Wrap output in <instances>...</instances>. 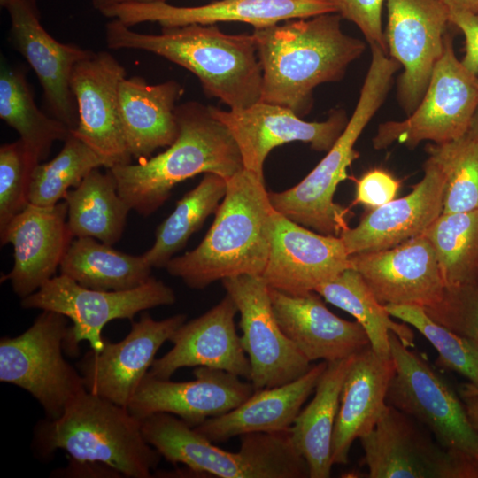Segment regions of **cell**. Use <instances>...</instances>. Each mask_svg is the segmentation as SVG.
I'll return each mask as SVG.
<instances>
[{
  "label": "cell",
  "instance_id": "74e56055",
  "mask_svg": "<svg viewBox=\"0 0 478 478\" xmlns=\"http://www.w3.org/2000/svg\"><path fill=\"white\" fill-rule=\"evenodd\" d=\"M427 151L444 178L442 213L478 210V140L466 134Z\"/></svg>",
  "mask_w": 478,
  "mask_h": 478
},
{
  "label": "cell",
  "instance_id": "52a82bcc",
  "mask_svg": "<svg viewBox=\"0 0 478 478\" xmlns=\"http://www.w3.org/2000/svg\"><path fill=\"white\" fill-rule=\"evenodd\" d=\"M144 439L166 461L220 478H305L309 468L289 429L240 436L237 452L222 450L175 415L158 412L141 420Z\"/></svg>",
  "mask_w": 478,
  "mask_h": 478
},
{
  "label": "cell",
  "instance_id": "c3c4849f",
  "mask_svg": "<svg viewBox=\"0 0 478 478\" xmlns=\"http://www.w3.org/2000/svg\"><path fill=\"white\" fill-rule=\"evenodd\" d=\"M93 5L97 11H101L106 6H109L114 3V0H92Z\"/></svg>",
  "mask_w": 478,
  "mask_h": 478
},
{
  "label": "cell",
  "instance_id": "e575fe53",
  "mask_svg": "<svg viewBox=\"0 0 478 478\" xmlns=\"http://www.w3.org/2000/svg\"><path fill=\"white\" fill-rule=\"evenodd\" d=\"M227 191V180L204 173L201 181L176 203L173 212L158 227L154 244L143 254L152 268H163L189 237L215 213Z\"/></svg>",
  "mask_w": 478,
  "mask_h": 478
},
{
  "label": "cell",
  "instance_id": "ee69618b",
  "mask_svg": "<svg viewBox=\"0 0 478 478\" xmlns=\"http://www.w3.org/2000/svg\"><path fill=\"white\" fill-rule=\"evenodd\" d=\"M449 21L460 29L465 36L466 51L461 64L467 71L478 75V14L449 11Z\"/></svg>",
  "mask_w": 478,
  "mask_h": 478
},
{
  "label": "cell",
  "instance_id": "277c9868",
  "mask_svg": "<svg viewBox=\"0 0 478 478\" xmlns=\"http://www.w3.org/2000/svg\"><path fill=\"white\" fill-rule=\"evenodd\" d=\"M179 135L167 149L137 164L109 168L118 191L131 210L143 216L155 212L180 182L200 173L226 180L243 169L239 148L227 127L208 106L187 102L175 110Z\"/></svg>",
  "mask_w": 478,
  "mask_h": 478
},
{
  "label": "cell",
  "instance_id": "f546056e",
  "mask_svg": "<svg viewBox=\"0 0 478 478\" xmlns=\"http://www.w3.org/2000/svg\"><path fill=\"white\" fill-rule=\"evenodd\" d=\"M355 354L328 362L311 402L289 428L291 440L305 459L310 478L331 475L332 440L343 384Z\"/></svg>",
  "mask_w": 478,
  "mask_h": 478
},
{
  "label": "cell",
  "instance_id": "ab89813d",
  "mask_svg": "<svg viewBox=\"0 0 478 478\" xmlns=\"http://www.w3.org/2000/svg\"><path fill=\"white\" fill-rule=\"evenodd\" d=\"M40 162L21 139L0 147V232L29 204L31 176Z\"/></svg>",
  "mask_w": 478,
  "mask_h": 478
},
{
  "label": "cell",
  "instance_id": "3957f363",
  "mask_svg": "<svg viewBox=\"0 0 478 478\" xmlns=\"http://www.w3.org/2000/svg\"><path fill=\"white\" fill-rule=\"evenodd\" d=\"M265 180L243 169L227 179V191L202 242L172 258L165 268L189 288L240 275L261 276L269 255L274 209Z\"/></svg>",
  "mask_w": 478,
  "mask_h": 478
},
{
  "label": "cell",
  "instance_id": "8992f818",
  "mask_svg": "<svg viewBox=\"0 0 478 478\" xmlns=\"http://www.w3.org/2000/svg\"><path fill=\"white\" fill-rule=\"evenodd\" d=\"M401 68L380 47L371 46V63L354 112L325 157L298 184L281 192H269L275 211L317 232L340 236L349 227V210L334 202L340 182L359 153L355 143L382 105L391 88L394 74Z\"/></svg>",
  "mask_w": 478,
  "mask_h": 478
},
{
  "label": "cell",
  "instance_id": "b9f144b4",
  "mask_svg": "<svg viewBox=\"0 0 478 478\" xmlns=\"http://www.w3.org/2000/svg\"><path fill=\"white\" fill-rule=\"evenodd\" d=\"M343 19L354 23L371 45L379 46L388 54L382 30V8L386 0H330Z\"/></svg>",
  "mask_w": 478,
  "mask_h": 478
},
{
  "label": "cell",
  "instance_id": "7402d4cb",
  "mask_svg": "<svg viewBox=\"0 0 478 478\" xmlns=\"http://www.w3.org/2000/svg\"><path fill=\"white\" fill-rule=\"evenodd\" d=\"M193 374L192 381L172 382L148 373L128 411L140 420L158 412L170 413L196 428L239 406L255 390L251 382L223 370L197 366Z\"/></svg>",
  "mask_w": 478,
  "mask_h": 478
},
{
  "label": "cell",
  "instance_id": "1f68e13d",
  "mask_svg": "<svg viewBox=\"0 0 478 478\" xmlns=\"http://www.w3.org/2000/svg\"><path fill=\"white\" fill-rule=\"evenodd\" d=\"M64 201L73 238L92 237L109 245L120 241L131 208L120 195L109 168L104 173L99 168L91 171Z\"/></svg>",
  "mask_w": 478,
  "mask_h": 478
},
{
  "label": "cell",
  "instance_id": "7a4b0ae2",
  "mask_svg": "<svg viewBox=\"0 0 478 478\" xmlns=\"http://www.w3.org/2000/svg\"><path fill=\"white\" fill-rule=\"evenodd\" d=\"M112 50H138L160 56L194 73L208 96L230 110L260 100L262 69L251 35H228L216 25L162 27L158 35L135 32L118 19L105 27Z\"/></svg>",
  "mask_w": 478,
  "mask_h": 478
},
{
  "label": "cell",
  "instance_id": "8d00e7d4",
  "mask_svg": "<svg viewBox=\"0 0 478 478\" xmlns=\"http://www.w3.org/2000/svg\"><path fill=\"white\" fill-rule=\"evenodd\" d=\"M101 166L107 168L106 162L71 133L53 159L35 167L29 186V204L38 206L57 204L91 171Z\"/></svg>",
  "mask_w": 478,
  "mask_h": 478
},
{
  "label": "cell",
  "instance_id": "4fadbf2b",
  "mask_svg": "<svg viewBox=\"0 0 478 478\" xmlns=\"http://www.w3.org/2000/svg\"><path fill=\"white\" fill-rule=\"evenodd\" d=\"M221 281L240 313V341L250 361L249 382L255 390L283 385L305 374L311 362L279 326L262 277L244 274Z\"/></svg>",
  "mask_w": 478,
  "mask_h": 478
},
{
  "label": "cell",
  "instance_id": "6da1fadb",
  "mask_svg": "<svg viewBox=\"0 0 478 478\" xmlns=\"http://www.w3.org/2000/svg\"><path fill=\"white\" fill-rule=\"evenodd\" d=\"M336 12L294 19L254 28L262 69V102L302 117L312 105L313 89L340 81L365 50L363 41L343 33Z\"/></svg>",
  "mask_w": 478,
  "mask_h": 478
},
{
  "label": "cell",
  "instance_id": "60d3db41",
  "mask_svg": "<svg viewBox=\"0 0 478 478\" xmlns=\"http://www.w3.org/2000/svg\"><path fill=\"white\" fill-rule=\"evenodd\" d=\"M424 310L436 322L465 338L478 350V281L446 289L438 305Z\"/></svg>",
  "mask_w": 478,
  "mask_h": 478
},
{
  "label": "cell",
  "instance_id": "d4e9b609",
  "mask_svg": "<svg viewBox=\"0 0 478 478\" xmlns=\"http://www.w3.org/2000/svg\"><path fill=\"white\" fill-rule=\"evenodd\" d=\"M443 174L428 158L424 175L411 193L373 209L355 227L342 232L339 237L346 252L389 249L423 235L443 212Z\"/></svg>",
  "mask_w": 478,
  "mask_h": 478
},
{
  "label": "cell",
  "instance_id": "484cf974",
  "mask_svg": "<svg viewBox=\"0 0 478 478\" xmlns=\"http://www.w3.org/2000/svg\"><path fill=\"white\" fill-rule=\"evenodd\" d=\"M268 290L279 326L309 362L343 359L370 345L358 321L334 314L315 291L295 296Z\"/></svg>",
  "mask_w": 478,
  "mask_h": 478
},
{
  "label": "cell",
  "instance_id": "5bb4252c",
  "mask_svg": "<svg viewBox=\"0 0 478 478\" xmlns=\"http://www.w3.org/2000/svg\"><path fill=\"white\" fill-rule=\"evenodd\" d=\"M388 55L403 68L398 100L407 114L420 104L443 54L449 10L440 0H386Z\"/></svg>",
  "mask_w": 478,
  "mask_h": 478
},
{
  "label": "cell",
  "instance_id": "836d02e7",
  "mask_svg": "<svg viewBox=\"0 0 478 478\" xmlns=\"http://www.w3.org/2000/svg\"><path fill=\"white\" fill-rule=\"evenodd\" d=\"M0 118L19 135V139L40 163L48 157L55 142H65L72 133L62 121L39 110L24 72L3 61Z\"/></svg>",
  "mask_w": 478,
  "mask_h": 478
},
{
  "label": "cell",
  "instance_id": "d6986e66",
  "mask_svg": "<svg viewBox=\"0 0 478 478\" xmlns=\"http://www.w3.org/2000/svg\"><path fill=\"white\" fill-rule=\"evenodd\" d=\"M349 256L339 236L314 233L274 211L261 277L268 288L305 295L351 268Z\"/></svg>",
  "mask_w": 478,
  "mask_h": 478
},
{
  "label": "cell",
  "instance_id": "83f0119b",
  "mask_svg": "<svg viewBox=\"0 0 478 478\" xmlns=\"http://www.w3.org/2000/svg\"><path fill=\"white\" fill-rule=\"evenodd\" d=\"M327 366L326 361L319 362L293 382L256 389L239 406L209 418L194 428L212 443L247 433L289 430Z\"/></svg>",
  "mask_w": 478,
  "mask_h": 478
},
{
  "label": "cell",
  "instance_id": "8fae6325",
  "mask_svg": "<svg viewBox=\"0 0 478 478\" xmlns=\"http://www.w3.org/2000/svg\"><path fill=\"white\" fill-rule=\"evenodd\" d=\"M176 301L173 289L151 277L146 283L124 291H104L81 286L60 274L46 281L38 290L21 299L25 309L52 311L71 320L64 340V351L71 356L79 352V343L88 341L97 351L104 346V326L114 320H132L135 314Z\"/></svg>",
  "mask_w": 478,
  "mask_h": 478
},
{
  "label": "cell",
  "instance_id": "e0dca14e",
  "mask_svg": "<svg viewBox=\"0 0 478 478\" xmlns=\"http://www.w3.org/2000/svg\"><path fill=\"white\" fill-rule=\"evenodd\" d=\"M125 67L109 52H93L78 62L71 74L78 125L72 134L89 145L107 168L131 163L123 133L119 88Z\"/></svg>",
  "mask_w": 478,
  "mask_h": 478
},
{
  "label": "cell",
  "instance_id": "4316f807",
  "mask_svg": "<svg viewBox=\"0 0 478 478\" xmlns=\"http://www.w3.org/2000/svg\"><path fill=\"white\" fill-rule=\"evenodd\" d=\"M396 367L370 345L355 354L346 374L332 440L333 464H346L353 442L369 433L387 409Z\"/></svg>",
  "mask_w": 478,
  "mask_h": 478
},
{
  "label": "cell",
  "instance_id": "f35d334b",
  "mask_svg": "<svg viewBox=\"0 0 478 478\" xmlns=\"http://www.w3.org/2000/svg\"><path fill=\"white\" fill-rule=\"evenodd\" d=\"M394 318L415 328L435 348L436 364L458 373L468 382L459 389L460 396H478V350L460 335L432 320L424 308L405 305H385Z\"/></svg>",
  "mask_w": 478,
  "mask_h": 478
},
{
  "label": "cell",
  "instance_id": "d6a6232c",
  "mask_svg": "<svg viewBox=\"0 0 478 478\" xmlns=\"http://www.w3.org/2000/svg\"><path fill=\"white\" fill-rule=\"evenodd\" d=\"M331 305L352 315L364 328L372 349L379 355L390 357L389 333L397 335L404 345L414 346V334L406 323L391 319L374 296L361 275L353 268L343 271L315 290Z\"/></svg>",
  "mask_w": 478,
  "mask_h": 478
},
{
  "label": "cell",
  "instance_id": "9c48e42d",
  "mask_svg": "<svg viewBox=\"0 0 478 478\" xmlns=\"http://www.w3.org/2000/svg\"><path fill=\"white\" fill-rule=\"evenodd\" d=\"M389 343L396 372L387 404L424 426L443 448L478 460V431L460 396L393 332Z\"/></svg>",
  "mask_w": 478,
  "mask_h": 478
},
{
  "label": "cell",
  "instance_id": "d590c367",
  "mask_svg": "<svg viewBox=\"0 0 478 478\" xmlns=\"http://www.w3.org/2000/svg\"><path fill=\"white\" fill-rule=\"evenodd\" d=\"M446 289L478 281V210L442 213L424 232Z\"/></svg>",
  "mask_w": 478,
  "mask_h": 478
},
{
  "label": "cell",
  "instance_id": "7c38bea8",
  "mask_svg": "<svg viewBox=\"0 0 478 478\" xmlns=\"http://www.w3.org/2000/svg\"><path fill=\"white\" fill-rule=\"evenodd\" d=\"M359 441L368 478H478V460L443 448L424 426L389 405Z\"/></svg>",
  "mask_w": 478,
  "mask_h": 478
},
{
  "label": "cell",
  "instance_id": "681fc988",
  "mask_svg": "<svg viewBox=\"0 0 478 478\" xmlns=\"http://www.w3.org/2000/svg\"><path fill=\"white\" fill-rule=\"evenodd\" d=\"M152 1H165L166 2V0H114V3H120V2H152Z\"/></svg>",
  "mask_w": 478,
  "mask_h": 478
},
{
  "label": "cell",
  "instance_id": "f1b7e54d",
  "mask_svg": "<svg viewBox=\"0 0 478 478\" xmlns=\"http://www.w3.org/2000/svg\"><path fill=\"white\" fill-rule=\"evenodd\" d=\"M183 89L175 81L149 84L139 76L124 78L119 88L120 116L132 158L145 159L170 146L179 135L176 102Z\"/></svg>",
  "mask_w": 478,
  "mask_h": 478
},
{
  "label": "cell",
  "instance_id": "44dd1931",
  "mask_svg": "<svg viewBox=\"0 0 478 478\" xmlns=\"http://www.w3.org/2000/svg\"><path fill=\"white\" fill-rule=\"evenodd\" d=\"M349 259L383 305L427 309L444 297L446 287L435 250L423 235L389 249L352 254Z\"/></svg>",
  "mask_w": 478,
  "mask_h": 478
},
{
  "label": "cell",
  "instance_id": "7bdbcfd3",
  "mask_svg": "<svg viewBox=\"0 0 478 478\" xmlns=\"http://www.w3.org/2000/svg\"><path fill=\"white\" fill-rule=\"evenodd\" d=\"M400 182L383 169H372L357 181L355 203L370 209L378 208L396 198Z\"/></svg>",
  "mask_w": 478,
  "mask_h": 478
},
{
  "label": "cell",
  "instance_id": "cb8c5ba5",
  "mask_svg": "<svg viewBox=\"0 0 478 478\" xmlns=\"http://www.w3.org/2000/svg\"><path fill=\"white\" fill-rule=\"evenodd\" d=\"M237 312L235 301L226 294L203 315L185 321L169 340L173 348L154 360L149 374L170 379L181 368L206 366L250 380V361L235 325Z\"/></svg>",
  "mask_w": 478,
  "mask_h": 478
},
{
  "label": "cell",
  "instance_id": "ba28073f",
  "mask_svg": "<svg viewBox=\"0 0 478 478\" xmlns=\"http://www.w3.org/2000/svg\"><path fill=\"white\" fill-rule=\"evenodd\" d=\"M68 328L63 314L42 311L21 335L0 341V381L27 390L49 420L58 418L86 389L80 372L62 354Z\"/></svg>",
  "mask_w": 478,
  "mask_h": 478
},
{
  "label": "cell",
  "instance_id": "30bf717a",
  "mask_svg": "<svg viewBox=\"0 0 478 478\" xmlns=\"http://www.w3.org/2000/svg\"><path fill=\"white\" fill-rule=\"evenodd\" d=\"M478 107V75L458 59L453 40L444 37L436 62L420 104L403 120L381 123L373 138L376 150L393 143L415 147L423 141L443 143L465 135Z\"/></svg>",
  "mask_w": 478,
  "mask_h": 478
},
{
  "label": "cell",
  "instance_id": "bcb514c9",
  "mask_svg": "<svg viewBox=\"0 0 478 478\" xmlns=\"http://www.w3.org/2000/svg\"><path fill=\"white\" fill-rule=\"evenodd\" d=\"M460 397L473 426L478 431V396H460Z\"/></svg>",
  "mask_w": 478,
  "mask_h": 478
},
{
  "label": "cell",
  "instance_id": "5b68a950",
  "mask_svg": "<svg viewBox=\"0 0 478 478\" xmlns=\"http://www.w3.org/2000/svg\"><path fill=\"white\" fill-rule=\"evenodd\" d=\"M35 443L43 456L61 449L72 463L102 465L128 478L151 477L162 458L127 407L86 389L58 418L37 426Z\"/></svg>",
  "mask_w": 478,
  "mask_h": 478
},
{
  "label": "cell",
  "instance_id": "603a6c76",
  "mask_svg": "<svg viewBox=\"0 0 478 478\" xmlns=\"http://www.w3.org/2000/svg\"><path fill=\"white\" fill-rule=\"evenodd\" d=\"M73 236L67 225V205L28 204L0 232L1 245L12 244L14 265L3 277L21 299L55 276Z\"/></svg>",
  "mask_w": 478,
  "mask_h": 478
},
{
  "label": "cell",
  "instance_id": "ffe728a7",
  "mask_svg": "<svg viewBox=\"0 0 478 478\" xmlns=\"http://www.w3.org/2000/svg\"><path fill=\"white\" fill-rule=\"evenodd\" d=\"M100 12L129 27L143 22H158L162 27H172L235 21L262 28L289 19L336 12L330 0H222L194 7L173 6L165 1L120 2Z\"/></svg>",
  "mask_w": 478,
  "mask_h": 478
},
{
  "label": "cell",
  "instance_id": "2e32d148",
  "mask_svg": "<svg viewBox=\"0 0 478 478\" xmlns=\"http://www.w3.org/2000/svg\"><path fill=\"white\" fill-rule=\"evenodd\" d=\"M185 321V314L156 320L143 312L121 341L104 338L100 351L91 349L77 363L86 390L127 408L158 351Z\"/></svg>",
  "mask_w": 478,
  "mask_h": 478
},
{
  "label": "cell",
  "instance_id": "4dcf8cb0",
  "mask_svg": "<svg viewBox=\"0 0 478 478\" xmlns=\"http://www.w3.org/2000/svg\"><path fill=\"white\" fill-rule=\"evenodd\" d=\"M59 268L81 286L104 291L133 289L152 277L143 255L121 252L92 237L73 238Z\"/></svg>",
  "mask_w": 478,
  "mask_h": 478
},
{
  "label": "cell",
  "instance_id": "f6af8a7d",
  "mask_svg": "<svg viewBox=\"0 0 478 478\" xmlns=\"http://www.w3.org/2000/svg\"><path fill=\"white\" fill-rule=\"evenodd\" d=\"M449 11L468 12L478 14V0H440Z\"/></svg>",
  "mask_w": 478,
  "mask_h": 478
},
{
  "label": "cell",
  "instance_id": "9a60e30c",
  "mask_svg": "<svg viewBox=\"0 0 478 478\" xmlns=\"http://www.w3.org/2000/svg\"><path fill=\"white\" fill-rule=\"evenodd\" d=\"M208 109L235 139L243 169L261 179L264 162L273 149L303 142L317 151H328L349 120L343 111H335L324 121H305L287 107L262 101L241 110Z\"/></svg>",
  "mask_w": 478,
  "mask_h": 478
},
{
  "label": "cell",
  "instance_id": "7dc6e473",
  "mask_svg": "<svg viewBox=\"0 0 478 478\" xmlns=\"http://www.w3.org/2000/svg\"><path fill=\"white\" fill-rule=\"evenodd\" d=\"M466 134L478 140V107L474 113Z\"/></svg>",
  "mask_w": 478,
  "mask_h": 478
},
{
  "label": "cell",
  "instance_id": "ac0fdd59",
  "mask_svg": "<svg viewBox=\"0 0 478 478\" xmlns=\"http://www.w3.org/2000/svg\"><path fill=\"white\" fill-rule=\"evenodd\" d=\"M0 4L11 20L9 41L35 73L52 117L73 131L78 112L71 74L75 65L93 52L53 38L41 23L35 0H0Z\"/></svg>",
  "mask_w": 478,
  "mask_h": 478
}]
</instances>
